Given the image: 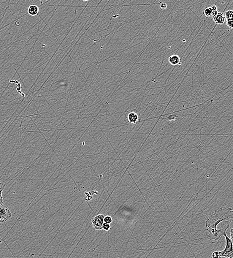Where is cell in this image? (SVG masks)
Instances as JSON below:
<instances>
[{
  "mask_svg": "<svg viewBox=\"0 0 233 258\" xmlns=\"http://www.w3.org/2000/svg\"><path fill=\"white\" fill-rule=\"evenodd\" d=\"M225 221H233V210L232 208H220L208 216L205 222L207 236L209 240L218 241L223 234L217 229L218 224Z\"/></svg>",
  "mask_w": 233,
  "mask_h": 258,
  "instance_id": "cell-1",
  "label": "cell"
},
{
  "mask_svg": "<svg viewBox=\"0 0 233 258\" xmlns=\"http://www.w3.org/2000/svg\"><path fill=\"white\" fill-rule=\"evenodd\" d=\"M226 231L224 230L223 232V235L225 238L226 246L223 250L219 251L221 257L226 258H233V244L231 239L226 234Z\"/></svg>",
  "mask_w": 233,
  "mask_h": 258,
  "instance_id": "cell-2",
  "label": "cell"
},
{
  "mask_svg": "<svg viewBox=\"0 0 233 258\" xmlns=\"http://www.w3.org/2000/svg\"><path fill=\"white\" fill-rule=\"evenodd\" d=\"M12 216L8 208L5 205L0 206V222L4 223L8 221Z\"/></svg>",
  "mask_w": 233,
  "mask_h": 258,
  "instance_id": "cell-3",
  "label": "cell"
},
{
  "mask_svg": "<svg viewBox=\"0 0 233 258\" xmlns=\"http://www.w3.org/2000/svg\"><path fill=\"white\" fill-rule=\"evenodd\" d=\"M104 214H100L92 219V224L95 230H100L102 229V225L104 222Z\"/></svg>",
  "mask_w": 233,
  "mask_h": 258,
  "instance_id": "cell-4",
  "label": "cell"
},
{
  "mask_svg": "<svg viewBox=\"0 0 233 258\" xmlns=\"http://www.w3.org/2000/svg\"><path fill=\"white\" fill-rule=\"evenodd\" d=\"M127 118L129 123L131 124H136L139 121V117L137 112L135 111H129L126 114Z\"/></svg>",
  "mask_w": 233,
  "mask_h": 258,
  "instance_id": "cell-5",
  "label": "cell"
},
{
  "mask_svg": "<svg viewBox=\"0 0 233 258\" xmlns=\"http://www.w3.org/2000/svg\"><path fill=\"white\" fill-rule=\"evenodd\" d=\"M38 13H39V7L36 5H30V6L28 8L27 14H28L31 16H35V15H38L40 18H41V20H43L42 18L40 17V15L38 14ZM43 21H44L43 20Z\"/></svg>",
  "mask_w": 233,
  "mask_h": 258,
  "instance_id": "cell-6",
  "label": "cell"
},
{
  "mask_svg": "<svg viewBox=\"0 0 233 258\" xmlns=\"http://www.w3.org/2000/svg\"><path fill=\"white\" fill-rule=\"evenodd\" d=\"M168 61L171 65L172 66L180 65L182 62L180 58L177 55H172L168 58Z\"/></svg>",
  "mask_w": 233,
  "mask_h": 258,
  "instance_id": "cell-7",
  "label": "cell"
},
{
  "mask_svg": "<svg viewBox=\"0 0 233 258\" xmlns=\"http://www.w3.org/2000/svg\"><path fill=\"white\" fill-rule=\"evenodd\" d=\"M213 20L216 24H223L225 22V18L224 14L222 12H218L215 17H213Z\"/></svg>",
  "mask_w": 233,
  "mask_h": 258,
  "instance_id": "cell-8",
  "label": "cell"
},
{
  "mask_svg": "<svg viewBox=\"0 0 233 258\" xmlns=\"http://www.w3.org/2000/svg\"><path fill=\"white\" fill-rule=\"evenodd\" d=\"M203 13L206 17H213V11L211 7L205 8Z\"/></svg>",
  "mask_w": 233,
  "mask_h": 258,
  "instance_id": "cell-9",
  "label": "cell"
},
{
  "mask_svg": "<svg viewBox=\"0 0 233 258\" xmlns=\"http://www.w3.org/2000/svg\"><path fill=\"white\" fill-rule=\"evenodd\" d=\"M5 184L0 182V206L3 205V198L2 196V192L5 188Z\"/></svg>",
  "mask_w": 233,
  "mask_h": 258,
  "instance_id": "cell-10",
  "label": "cell"
},
{
  "mask_svg": "<svg viewBox=\"0 0 233 258\" xmlns=\"http://www.w3.org/2000/svg\"><path fill=\"white\" fill-rule=\"evenodd\" d=\"M225 18L227 20H233V11L228 10L226 11L225 13Z\"/></svg>",
  "mask_w": 233,
  "mask_h": 258,
  "instance_id": "cell-11",
  "label": "cell"
},
{
  "mask_svg": "<svg viewBox=\"0 0 233 258\" xmlns=\"http://www.w3.org/2000/svg\"><path fill=\"white\" fill-rule=\"evenodd\" d=\"M112 221H113V219H112V217H111L110 216H105V217H104V222H105V223H107V224H111L112 222Z\"/></svg>",
  "mask_w": 233,
  "mask_h": 258,
  "instance_id": "cell-12",
  "label": "cell"
},
{
  "mask_svg": "<svg viewBox=\"0 0 233 258\" xmlns=\"http://www.w3.org/2000/svg\"><path fill=\"white\" fill-rule=\"evenodd\" d=\"M111 228V226L110 224H107L105 222H104L102 225V229L105 230V231H109L110 230Z\"/></svg>",
  "mask_w": 233,
  "mask_h": 258,
  "instance_id": "cell-13",
  "label": "cell"
},
{
  "mask_svg": "<svg viewBox=\"0 0 233 258\" xmlns=\"http://www.w3.org/2000/svg\"><path fill=\"white\" fill-rule=\"evenodd\" d=\"M211 8L212 9V11H213V17H215V15H216L217 14H218V10H217V7L216 6L213 5L211 6Z\"/></svg>",
  "mask_w": 233,
  "mask_h": 258,
  "instance_id": "cell-14",
  "label": "cell"
},
{
  "mask_svg": "<svg viewBox=\"0 0 233 258\" xmlns=\"http://www.w3.org/2000/svg\"><path fill=\"white\" fill-rule=\"evenodd\" d=\"M221 257L219 251H215L212 253V258H220Z\"/></svg>",
  "mask_w": 233,
  "mask_h": 258,
  "instance_id": "cell-15",
  "label": "cell"
},
{
  "mask_svg": "<svg viewBox=\"0 0 233 258\" xmlns=\"http://www.w3.org/2000/svg\"><path fill=\"white\" fill-rule=\"evenodd\" d=\"M227 26L229 28L231 29H233V20H227Z\"/></svg>",
  "mask_w": 233,
  "mask_h": 258,
  "instance_id": "cell-16",
  "label": "cell"
},
{
  "mask_svg": "<svg viewBox=\"0 0 233 258\" xmlns=\"http://www.w3.org/2000/svg\"><path fill=\"white\" fill-rule=\"evenodd\" d=\"M230 239H231L232 242L233 244V228H232L231 229L230 231Z\"/></svg>",
  "mask_w": 233,
  "mask_h": 258,
  "instance_id": "cell-17",
  "label": "cell"
},
{
  "mask_svg": "<svg viewBox=\"0 0 233 258\" xmlns=\"http://www.w3.org/2000/svg\"><path fill=\"white\" fill-rule=\"evenodd\" d=\"M160 7H161V8L162 9H166V8H167V5H166V4L165 2H162V3H161Z\"/></svg>",
  "mask_w": 233,
  "mask_h": 258,
  "instance_id": "cell-18",
  "label": "cell"
}]
</instances>
